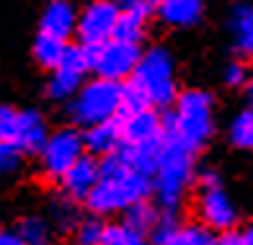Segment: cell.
<instances>
[{
    "label": "cell",
    "instance_id": "obj_1",
    "mask_svg": "<svg viewBox=\"0 0 253 245\" xmlns=\"http://www.w3.org/2000/svg\"><path fill=\"white\" fill-rule=\"evenodd\" d=\"M98 170H101V178L85 196V204L93 214L124 212L129 204L150 196L153 189L150 176L129 170L117 153L103 155V160L98 163Z\"/></svg>",
    "mask_w": 253,
    "mask_h": 245
},
{
    "label": "cell",
    "instance_id": "obj_2",
    "mask_svg": "<svg viewBox=\"0 0 253 245\" xmlns=\"http://www.w3.org/2000/svg\"><path fill=\"white\" fill-rule=\"evenodd\" d=\"M214 129L212 98L204 90H186L176 98L173 114L163 122V137L176 139L189 150H199Z\"/></svg>",
    "mask_w": 253,
    "mask_h": 245
},
{
    "label": "cell",
    "instance_id": "obj_3",
    "mask_svg": "<svg viewBox=\"0 0 253 245\" xmlns=\"http://www.w3.org/2000/svg\"><path fill=\"white\" fill-rule=\"evenodd\" d=\"M194 150L186 145L176 142V139L163 137V147H160L158 168L153 173V189L158 194V202L163 204L168 212L176 209L186 194L191 176H194Z\"/></svg>",
    "mask_w": 253,
    "mask_h": 245
},
{
    "label": "cell",
    "instance_id": "obj_4",
    "mask_svg": "<svg viewBox=\"0 0 253 245\" xmlns=\"http://www.w3.org/2000/svg\"><path fill=\"white\" fill-rule=\"evenodd\" d=\"M137 85L142 88L153 109H166L176 101V75H173V57L166 49H150L140 54L134 73L129 75Z\"/></svg>",
    "mask_w": 253,
    "mask_h": 245
},
{
    "label": "cell",
    "instance_id": "obj_5",
    "mask_svg": "<svg viewBox=\"0 0 253 245\" xmlns=\"http://www.w3.org/2000/svg\"><path fill=\"white\" fill-rule=\"evenodd\" d=\"M122 106V83L109 78H96L90 83L80 85L70 103V116L75 124L90 126L96 122L114 119Z\"/></svg>",
    "mask_w": 253,
    "mask_h": 245
},
{
    "label": "cell",
    "instance_id": "obj_6",
    "mask_svg": "<svg viewBox=\"0 0 253 245\" xmlns=\"http://www.w3.org/2000/svg\"><path fill=\"white\" fill-rule=\"evenodd\" d=\"M137 62H140V49L137 41H122V39H109L98 46H90V70H96L101 78L109 80H126Z\"/></svg>",
    "mask_w": 253,
    "mask_h": 245
},
{
    "label": "cell",
    "instance_id": "obj_7",
    "mask_svg": "<svg viewBox=\"0 0 253 245\" xmlns=\"http://www.w3.org/2000/svg\"><path fill=\"white\" fill-rule=\"evenodd\" d=\"M199 217L210 230H233L238 222V212L225 189L220 186L214 173L202 176V191H199Z\"/></svg>",
    "mask_w": 253,
    "mask_h": 245
},
{
    "label": "cell",
    "instance_id": "obj_8",
    "mask_svg": "<svg viewBox=\"0 0 253 245\" xmlns=\"http://www.w3.org/2000/svg\"><path fill=\"white\" fill-rule=\"evenodd\" d=\"M119 18V5L114 0H93L78 13V39L85 46H98L114 37V26Z\"/></svg>",
    "mask_w": 253,
    "mask_h": 245
},
{
    "label": "cell",
    "instance_id": "obj_9",
    "mask_svg": "<svg viewBox=\"0 0 253 245\" xmlns=\"http://www.w3.org/2000/svg\"><path fill=\"white\" fill-rule=\"evenodd\" d=\"M83 134L75 129H60L47 137V142L42 145V170L49 178H60L62 173L73 165V163L83 155Z\"/></svg>",
    "mask_w": 253,
    "mask_h": 245
},
{
    "label": "cell",
    "instance_id": "obj_10",
    "mask_svg": "<svg viewBox=\"0 0 253 245\" xmlns=\"http://www.w3.org/2000/svg\"><path fill=\"white\" fill-rule=\"evenodd\" d=\"M122 126V142H150V139H163V122L155 116L153 106L119 114Z\"/></svg>",
    "mask_w": 253,
    "mask_h": 245
},
{
    "label": "cell",
    "instance_id": "obj_11",
    "mask_svg": "<svg viewBox=\"0 0 253 245\" xmlns=\"http://www.w3.org/2000/svg\"><path fill=\"white\" fill-rule=\"evenodd\" d=\"M98 178H101L98 160L85 158V155H80L73 165L60 176L67 199H85V196L90 194V189L98 183Z\"/></svg>",
    "mask_w": 253,
    "mask_h": 245
},
{
    "label": "cell",
    "instance_id": "obj_12",
    "mask_svg": "<svg viewBox=\"0 0 253 245\" xmlns=\"http://www.w3.org/2000/svg\"><path fill=\"white\" fill-rule=\"evenodd\" d=\"M160 147H163V139H150V142H119V147L114 150V153L122 158V163L129 170L145 173V176L153 178V173L158 168Z\"/></svg>",
    "mask_w": 253,
    "mask_h": 245
},
{
    "label": "cell",
    "instance_id": "obj_13",
    "mask_svg": "<svg viewBox=\"0 0 253 245\" xmlns=\"http://www.w3.org/2000/svg\"><path fill=\"white\" fill-rule=\"evenodd\" d=\"M75 23H78V10L70 0H49L42 13L39 31L67 41L75 31Z\"/></svg>",
    "mask_w": 253,
    "mask_h": 245
},
{
    "label": "cell",
    "instance_id": "obj_14",
    "mask_svg": "<svg viewBox=\"0 0 253 245\" xmlns=\"http://www.w3.org/2000/svg\"><path fill=\"white\" fill-rule=\"evenodd\" d=\"M47 124H44L39 111H18V126H16V145L21 153H39L42 145L47 142Z\"/></svg>",
    "mask_w": 253,
    "mask_h": 245
},
{
    "label": "cell",
    "instance_id": "obj_15",
    "mask_svg": "<svg viewBox=\"0 0 253 245\" xmlns=\"http://www.w3.org/2000/svg\"><path fill=\"white\" fill-rule=\"evenodd\" d=\"M122 142V126H119V119H106V122H96L85 126V134H83V145L90 150L93 155H109L119 147Z\"/></svg>",
    "mask_w": 253,
    "mask_h": 245
},
{
    "label": "cell",
    "instance_id": "obj_16",
    "mask_svg": "<svg viewBox=\"0 0 253 245\" xmlns=\"http://www.w3.org/2000/svg\"><path fill=\"white\" fill-rule=\"evenodd\" d=\"M147 26V3L137 0V3L124 5V10H119L117 26H114V39L122 41H140Z\"/></svg>",
    "mask_w": 253,
    "mask_h": 245
},
{
    "label": "cell",
    "instance_id": "obj_17",
    "mask_svg": "<svg viewBox=\"0 0 253 245\" xmlns=\"http://www.w3.org/2000/svg\"><path fill=\"white\" fill-rule=\"evenodd\" d=\"M158 5H160V18L168 26H191L204 13L202 0H163Z\"/></svg>",
    "mask_w": 253,
    "mask_h": 245
},
{
    "label": "cell",
    "instance_id": "obj_18",
    "mask_svg": "<svg viewBox=\"0 0 253 245\" xmlns=\"http://www.w3.org/2000/svg\"><path fill=\"white\" fill-rule=\"evenodd\" d=\"M230 31L235 37V44L240 52L253 54V5L238 3L230 13Z\"/></svg>",
    "mask_w": 253,
    "mask_h": 245
},
{
    "label": "cell",
    "instance_id": "obj_19",
    "mask_svg": "<svg viewBox=\"0 0 253 245\" xmlns=\"http://www.w3.org/2000/svg\"><path fill=\"white\" fill-rule=\"evenodd\" d=\"M80 85H83V75H80V73L67 70V67H54V75L49 78L47 93L54 101H67V98L75 96Z\"/></svg>",
    "mask_w": 253,
    "mask_h": 245
},
{
    "label": "cell",
    "instance_id": "obj_20",
    "mask_svg": "<svg viewBox=\"0 0 253 245\" xmlns=\"http://www.w3.org/2000/svg\"><path fill=\"white\" fill-rule=\"evenodd\" d=\"M65 49H67L65 39L49 37V34H42V31H39L37 41H34V57H37V62L42 67H49V70H54L57 65H60Z\"/></svg>",
    "mask_w": 253,
    "mask_h": 245
},
{
    "label": "cell",
    "instance_id": "obj_21",
    "mask_svg": "<svg viewBox=\"0 0 253 245\" xmlns=\"http://www.w3.org/2000/svg\"><path fill=\"white\" fill-rule=\"evenodd\" d=\"M124 222L129 225L132 230L147 235V232L153 230V225H155V209L150 206V202L140 199V202H134V204H129L124 209Z\"/></svg>",
    "mask_w": 253,
    "mask_h": 245
},
{
    "label": "cell",
    "instance_id": "obj_22",
    "mask_svg": "<svg viewBox=\"0 0 253 245\" xmlns=\"http://www.w3.org/2000/svg\"><path fill=\"white\" fill-rule=\"evenodd\" d=\"M230 142L235 147H243V150H253V109L238 114L233 124H230Z\"/></svg>",
    "mask_w": 253,
    "mask_h": 245
},
{
    "label": "cell",
    "instance_id": "obj_23",
    "mask_svg": "<svg viewBox=\"0 0 253 245\" xmlns=\"http://www.w3.org/2000/svg\"><path fill=\"white\" fill-rule=\"evenodd\" d=\"M16 232L21 238V245H42L49 238V225L42 217H26L18 222Z\"/></svg>",
    "mask_w": 253,
    "mask_h": 245
},
{
    "label": "cell",
    "instance_id": "obj_24",
    "mask_svg": "<svg viewBox=\"0 0 253 245\" xmlns=\"http://www.w3.org/2000/svg\"><path fill=\"white\" fill-rule=\"evenodd\" d=\"M145 240L142 232L132 230L126 222L122 225H103V232H101V245H140Z\"/></svg>",
    "mask_w": 253,
    "mask_h": 245
},
{
    "label": "cell",
    "instance_id": "obj_25",
    "mask_svg": "<svg viewBox=\"0 0 253 245\" xmlns=\"http://www.w3.org/2000/svg\"><path fill=\"white\" fill-rule=\"evenodd\" d=\"M212 243V230L202 227V225H191V227H178L173 245H207Z\"/></svg>",
    "mask_w": 253,
    "mask_h": 245
},
{
    "label": "cell",
    "instance_id": "obj_26",
    "mask_svg": "<svg viewBox=\"0 0 253 245\" xmlns=\"http://www.w3.org/2000/svg\"><path fill=\"white\" fill-rule=\"evenodd\" d=\"M24 153L16 142H0V176H10L13 170L21 168Z\"/></svg>",
    "mask_w": 253,
    "mask_h": 245
},
{
    "label": "cell",
    "instance_id": "obj_27",
    "mask_svg": "<svg viewBox=\"0 0 253 245\" xmlns=\"http://www.w3.org/2000/svg\"><path fill=\"white\" fill-rule=\"evenodd\" d=\"M18 111L10 106H0V142H16Z\"/></svg>",
    "mask_w": 253,
    "mask_h": 245
},
{
    "label": "cell",
    "instance_id": "obj_28",
    "mask_svg": "<svg viewBox=\"0 0 253 245\" xmlns=\"http://www.w3.org/2000/svg\"><path fill=\"white\" fill-rule=\"evenodd\" d=\"M176 232H178L176 219H173V217H166V219H160V222L153 225L150 238H153V243H160V245H173Z\"/></svg>",
    "mask_w": 253,
    "mask_h": 245
},
{
    "label": "cell",
    "instance_id": "obj_29",
    "mask_svg": "<svg viewBox=\"0 0 253 245\" xmlns=\"http://www.w3.org/2000/svg\"><path fill=\"white\" fill-rule=\"evenodd\" d=\"M101 232H103V222L101 219H83L78 225V243L83 245H101Z\"/></svg>",
    "mask_w": 253,
    "mask_h": 245
},
{
    "label": "cell",
    "instance_id": "obj_30",
    "mask_svg": "<svg viewBox=\"0 0 253 245\" xmlns=\"http://www.w3.org/2000/svg\"><path fill=\"white\" fill-rule=\"evenodd\" d=\"M52 214H54L57 227H60L62 232H65V230H70V227H75V222H78L75 209H73V204H70V202H57V204H54V209H52Z\"/></svg>",
    "mask_w": 253,
    "mask_h": 245
},
{
    "label": "cell",
    "instance_id": "obj_31",
    "mask_svg": "<svg viewBox=\"0 0 253 245\" xmlns=\"http://www.w3.org/2000/svg\"><path fill=\"white\" fill-rule=\"evenodd\" d=\"M246 80H248V70H246V65L233 62V65L225 70V83H227V85H243Z\"/></svg>",
    "mask_w": 253,
    "mask_h": 245
},
{
    "label": "cell",
    "instance_id": "obj_32",
    "mask_svg": "<svg viewBox=\"0 0 253 245\" xmlns=\"http://www.w3.org/2000/svg\"><path fill=\"white\" fill-rule=\"evenodd\" d=\"M248 101H251V109H253V78L248 80Z\"/></svg>",
    "mask_w": 253,
    "mask_h": 245
},
{
    "label": "cell",
    "instance_id": "obj_33",
    "mask_svg": "<svg viewBox=\"0 0 253 245\" xmlns=\"http://www.w3.org/2000/svg\"><path fill=\"white\" fill-rule=\"evenodd\" d=\"M117 5H129V3H137V0H114Z\"/></svg>",
    "mask_w": 253,
    "mask_h": 245
},
{
    "label": "cell",
    "instance_id": "obj_34",
    "mask_svg": "<svg viewBox=\"0 0 253 245\" xmlns=\"http://www.w3.org/2000/svg\"><path fill=\"white\" fill-rule=\"evenodd\" d=\"M145 3H163V0H145Z\"/></svg>",
    "mask_w": 253,
    "mask_h": 245
}]
</instances>
